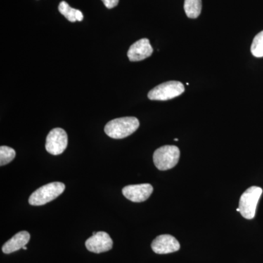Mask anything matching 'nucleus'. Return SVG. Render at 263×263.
Returning <instances> with one entry per match:
<instances>
[{"instance_id": "11", "label": "nucleus", "mask_w": 263, "mask_h": 263, "mask_svg": "<svg viewBox=\"0 0 263 263\" xmlns=\"http://www.w3.org/2000/svg\"><path fill=\"white\" fill-rule=\"evenodd\" d=\"M29 240H30V235L28 232H19L3 245L2 250L5 254L13 253L20 250L21 249H23V247L28 243Z\"/></svg>"}, {"instance_id": "6", "label": "nucleus", "mask_w": 263, "mask_h": 263, "mask_svg": "<svg viewBox=\"0 0 263 263\" xmlns=\"http://www.w3.org/2000/svg\"><path fill=\"white\" fill-rule=\"evenodd\" d=\"M68 144V138L62 128H54L46 138V149L52 155H60L65 152Z\"/></svg>"}, {"instance_id": "3", "label": "nucleus", "mask_w": 263, "mask_h": 263, "mask_svg": "<svg viewBox=\"0 0 263 263\" xmlns=\"http://www.w3.org/2000/svg\"><path fill=\"white\" fill-rule=\"evenodd\" d=\"M180 150L176 146H163L154 153L153 160L156 167L160 171H167L174 167L179 162Z\"/></svg>"}, {"instance_id": "5", "label": "nucleus", "mask_w": 263, "mask_h": 263, "mask_svg": "<svg viewBox=\"0 0 263 263\" xmlns=\"http://www.w3.org/2000/svg\"><path fill=\"white\" fill-rule=\"evenodd\" d=\"M184 91V85L180 81H167L155 86L154 89L151 90L148 92V98L151 100L165 101V100L177 98L182 95Z\"/></svg>"}, {"instance_id": "1", "label": "nucleus", "mask_w": 263, "mask_h": 263, "mask_svg": "<svg viewBox=\"0 0 263 263\" xmlns=\"http://www.w3.org/2000/svg\"><path fill=\"white\" fill-rule=\"evenodd\" d=\"M139 126V121L136 117L118 118L107 123L104 130L110 138L123 139L134 133Z\"/></svg>"}, {"instance_id": "12", "label": "nucleus", "mask_w": 263, "mask_h": 263, "mask_svg": "<svg viewBox=\"0 0 263 263\" xmlns=\"http://www.w3.org/2000/svg\"><path fill=\"white\" fill-rule=\"evenodd\" d=\"M59 11L70 22H81L84 19V15L80 10L71 8L65 1L60 3Z\"/></svg>"}, {"instance_id": "13", "label": "nucleus", "mask_w": 263, "mask_h": 263, "mask_svg": "<svg viewBox=\"0 0 263 263\" xmlns=\"http://www.w3.org/2000/svg\"><path fill=\"white\" fill-rule=\"evenodd\" d=\"M184 10L189 18H197L201 13V0H185Z\"/></svg>"}, {"instance_id": "4", "label": "nucleus", "mask_w": 263, "mask_h": 263, "mask_svg": "<svg viewBox=\"0 0 263 263\" xmlns=\"http://www.w3.org/2000/svg\"><path fill=\"white\" fill-rule=\"evenodd\" d=\"M262 194V189L259 186H251L242 194L239 200V212L247 219H254L257 203Z\"/></svg>"}, {"instance_id": "8", "label": "nucleus", "mask_w": 263, "mask_h": 263, "mask_svg": "<svg viewBox=\"0 0 263 263\" xmlns=\"http://www.w3.org/2000/svg\"><path fill=\"white\" fill-rule=\"evenodd\" d=\"M153 193V186L150 183L129 185L122 189L124 196L134 202L146 201Z\"/></svg>"}, {"instance_id": "17", "label": "nucleus", "mask_w": 263, "mask_h": 263, "mask_svg": "<svg viewBox=\"0 0 263 263\" xmlns=\"http://www.w3.org/2000/svg\"><path fill=\"white\" fill-rule=\"evenodd\" d=\"M23 249H24V250H27V247H26V246H25V247H23Z\"/></svg>"}, {"instance_id": "9", "label": "nucleus", "mask_w": 263, "mask_h": 263, "mask_svg": "<svg viewBox=\"0 0 263 263\" xmlns=\"http://www.w3.org/2000/svg\"><path fill=\"white\" fill-rule=\"evenodd\" d=\"M179 242L171 235L157 236L152 243V249L156 254H165L177 252L180 249Z\"/></svg>"}, {"instance_id": "2", "label": "nucleus", "mask_w": 263, "mask_h": 263, "mask_svg": "<svg viewBox=\"0 0 263 263\" xmlns=\"http://www.w3.org/2000/svg\"><path fill=\"white\" fill-rule=\"evenodd\" d=\"M65 190V185L62 182H52L44 185L30 195L29 203L32 205H43L61 195Z\"/></svg>"}, {"instance_id": "16", "label": "nucleus", "mask_w": 263, "mask_h": 263, "mask_svg": "<svg viewBox=\"0 0 263 263\" xmlns=\"http://www.w3.org/2000/svg\"><path fill=\"white\" fill-rule=\"evenodd\" d=\"M102 2L108 9L115 8L119 4V0H102Z\"/></svg>"}, {"instance_id": "14", "label": "nucleus", "mask_w": 263, "mask_h": 263, "mask_svg": "<svg viewBox=\"0 0 263 263\" xmlns=\"http://www.w3.org/2000/svg\"><path fill=\"white\" fill-rule=\"evenodd\" d=\"M251 52L254 57L257 58L263 57V31L254 37L251 46Z\"/></svg>"}, {"instance_id": "10", "label": "nucleus", "mask_w": 263, "mask_h": 263, "mask_svg": "<svg viewBox=\"0 0 263 263\" xmlns=\"http://www.w3.org/2000/svg\"><path fill=\"white\" fill-rule=\"evenodd\" d=\"M153 53V48L147 38H143L133 43L127 52V57L131 62H139L146 60Z\"/></svg>"}, {"instance_id": "15", "label": "nucleus", "mask_w": 263, "mask_h": 263, "mask_svg": "<svg viewBox=\"0 0 263 263\" xmlns=\"http://www.w3.org/2000/svg\"><path fill=\"white\" fill-rule=\"evenodd\" d=\"M15 157V151L13 148L6 146L0 147V165L10 163L14 160Z\"/></svg>"}, {"instance_id": "7", "label": "nucleus", "mask_w": 263, "mask_h": 263, "mask_svg": "<svg viewBox=\"0 0 263 263\" xmlns=\"http://www.w3.org/2000/svg\"><path fill=\"white\" fill-rule=\"evenodd\" d=\"M86 249L93 253H103L113 248V240L105 232H98L86 240Z\"/></svg>"}]
</instances>
